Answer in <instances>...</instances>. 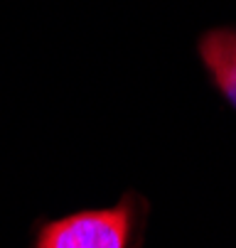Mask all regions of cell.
I'll return each mask as SVG.
<instances>
[{
	"mask_svg": "<svg viewBox=\"0 0 236 248\" xmlns=\"http://www.w3.org/2000/svg\"><path fill=\"white\" fill-rule=\"evenodd\" d=\"M197 54L217 93L236 111V27L207 30L197 42Z\"/></svg>",
	"mask_w": 236,
	"mask_h": 248,
	"instance_id": "cell-2",
	"label": "cell"
},
{
	"mask_svg": "<svg viewBox=\"0 0 236 248\" xmlns=\"http://www.w3.org/2000/svg\"><path fill=\"white\" fill-rule=\"evenodd\" d=\"M150 199L128 189L111 206L37 219L27 248H143L150 224Z\"/></svg>",
	"mask_w": 236,
	"mask_h": 248,
	"instance_id": "cell-1",
	"label": "cell"
}]
</instances>
